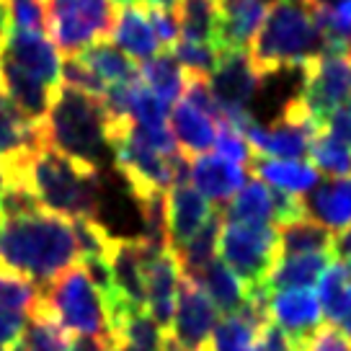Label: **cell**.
Returning a JSON list of instances; mask_svg holds the SVG:
<instances>
[{
  "label": "cell",
  "mask_w": 351,
  "mask_h": 351,
  "mask_svg": "<svg viewBox=\"0 0 351 351\" xmlns=\"http://www.w3.org/2000/svg\"><path fill=\"white\" fill-rule=\"evenodd\" d=\"M109 269L117 300L132 307H145L147 289H145L143 251H140L137 238H117V243H114V248L109 253Z\"/></svg>",
  "instance_id": "e0dca14e"
},
{
  "label": "cell",
  "mask_w": 351,
  "mask_h": 351,
  "mask_svg": "<svg viewBox=\"0 0 351 351\" xmlns=\"http://www.w3.org/2000/svg\"><path fill=\"white\" fill-rule=\"evenodd\" d=\"M73 222V232H75L77 253L83 258H106L117 243V235H111L96 217H80L70 219Z\"/></svg>",
  "instance_id": "e575fe53"
},
{
  "label": "cell",
  "mask_w": 351,
  "mask_h": 351,
  "mask_svg": "<svg viewBox=\"0 0 351 351\" xmlns=\"http://www.w3.org/2000/svg\"><path fill=\"white\" fill-rule=\"evenodd\" d=\"M16 181V158L0 160V197L5 194V189Z\"/></svg>",
  "instance_id": "7dc6e473"
},
{
  "label": "cell",
  "mask_w": 351,
  "mask_h": 351,
  "mask_svg": "<svg viewBox=\"0 0 351 351\" xmlns=\"http://www.w3.org/2000/svg\"><path fill=\"white\" fill-rule=\"evenodd\" d=\"M13 32V21H11V8H8V0H0V49L8 39V34Z\"/></svg>",
  "instance_id": "c3c4849f"
},
{
  "label": "cell",
  "mask_w": 351,
  "mask_h": 351,
  "mask_svg": "<svg viewBox=\"0 0 351 351\" xmlns=\"http://www.w3.org/2000/svg\"><path fill=\"white\" fill-rule=\"evenodd\" d=\"M253 173L269 184V189H279L287 194H310L320 184V173L313 163L302 160H276V158H258L251 160Z\"/></svg>",
  "instance_id": "7402d4cb"
},
{
  "label": "cell",
  "mask_w": 351,
  "mask_h": 351,
  "mask_svg": "<svg viewBox=\"0 0 351 351\" xmlns=\"http://www.w3.org/2000/svg\"><path fill=\"white\" fill-rule=\"evenodd\" d=\"M341 330H343V333H346V336L351 339V315L346 320H343V323H341Z\"/></svg>",
  "instance_id": "816d5d0a"
},
{
  "label": "cell",
  "mask_w": 351,
  "mask_h": 351,
  "mask_svg": "<svg viewBox=\"0 0 351 351\" xmlns=\"http://www.w3.org/2000/svg\"><path fill=\"white\" fill-rule=\"evenodd\" d=\"M29 318L55 320L73 336L111 339L106 302L90 282L83 263H73L47 282L36 295Z\"/></svg>",
  "instance_id": "5b68a950"
},
{
  "label": "cell",
  "mask_w": 351,
  "mask_h": 351,
  "mask_svg": "<svg viewBox=\"0 0 351 351\" xmlns=\"http://www.w3.org/2000/svg\"><path fill=\"white\" fill-rule=\"evenodd\" d=\"M0 57L44 86L55 90L62 86V52L52 39H47V34L13 29L0 49Z\"/></svg>",
  "instance_id": "8fae6325"
},
{
  "label": "cell",
  "mask_w": 351,
  "mask_h": 351,
  "mask_svg": "<svg viewBox=\"0 0 351 351\" xmlns=\"http://www.w3.org/2000/svg\"><path fill=\"white\" fill-rule=\"evenodd\" d=\"M333 258L351 261V225H346V228L333 238Z\"/></svg>",
  "instance_id": "bcb514c9"
},
{
  "label": "cell",
  "mask_w": 351,
  "mask_h": 351,
  "mask_svg": "<svg viewBox=\"0 0 351 351\" xmlns=\"http://www.w3.org/2000/svg\"><path fill=\"white\" fill-rule=\"evenodd\" d=\"M140 80L153 90L165 106H173L181 101L184 88H186V70L178 65V60L168 52L155 55L153 60L143 62L140 67Z\"/></svg>",
  "instance_id": "f1b7e54d"
},
{
  "label": "cell",
  "mask_w": 351,
  "mask_h": 351,
  "mask_svg": "<svg viewBox=\"0 0 351 351\" xmlns=\"http://www.w3.org/2000/svg\"><path fill=\"white\" fill-rule=\"evenodd\" d=\"M173 13L178 21V34L186 42L212 44L219 49V29H222V3L219 0H181L173 8Z\"/></svg>",
  "instance_id": "cb8c5ba5"
},
{
  "label": "cell",
  "mask_w": 351,
  "mask_h": 351,
  "mask_svg": "<svg viewBox=\"0 0 351 351\" xmlns=\"http://www.w3.org/2000/svg\"><path fill=\"white\" fill-rule=\"evenodd\" d=\"M300 351H351V339L336 323H320L315 333L300 346Z\"/></svg>",
  "instance_id": "b9f144b4"
},
{
  "label": "cell",
  "mask_w": 351,
  "mask_h": 351,
  "mask_svg": "<svg viewBox=\"0 0 351 351\" xmlns=\"http://www.w3.org/2000/svg\"><path fill=\"white\" fill-rule=\"evenodd\" d=\"M318 302L328 323H343L351 315V266L333 258L318 279Z\"/></svg>",
  "instance_id": "83f0119b"
},
{
  "label": "cell",
  "mask_w": 351,
  "mask_h": 351,
  "mask_svg": "<svg viewBox=\"0 0 351 351\" xmlns=\"http://www.w3.org/2000/svg\"><path fill=\"white\" fill-rule=\"evenodd\" d=\"M258 328L241 315H225L217 320L212 333V349L215 351H253Z\"/></svg>",
  "instance_id": "d590c367"
},
{
  "label": "cell",
  "mask_w": 351,
  "mask_h": 351,
  "mask_svg": "<svg viewBox=\"0 0 351 351\" xmlns=\"http://www.w3.org/2000/svg\"><path fill=\"white\" fill-rule=\"evenodd\" d=\"M73 333L47 318H29L21 339L13 343L16 351H70Z\"/></svg>",
  "instance_id": "d6a6232c"
},
{
  "label": "cell",
  "mask_w": 351,
  "mask_h": 351,
  "mask_svg": "<svg viewBox=\"0 0 351 351\" xmlns=\"http://www.w3.org/2000/svg\"><path fill=\"white\" fill-rule=\"evenodd\" d=\"M189 178L197 191H202L209 202H215L219 207H225L248 184V173L243 165L207 153L189 158Z\"/></svg>",
  "instance_id": "2e32d148"
},
{
  "label": "cell",
  "mask_w": 351,
  "mask_h": 351,
  "mask_svg": "<svg viewBox=\"0 0 351 351\" xmlns=\"http://www.w3.org/2000/svg\"><path fill=\"white\" fill-rule=\"evenodd\" d=\"M219 310L209 300L204 287L199 285L194 274H184L178 279V292H176V313L171 323V336L181 341L189 351H199L212 341L215 326H217Z\"/></svg>",
  "instance_id": "30bf717a"
},
{
  "label": "cell",
  "mask_w": 351,
  "mask_h": 351,
  "mask_svg": "<svg viewBox=\"0 0 351 351\" xmlns=\"http://www.w3.org/2000/svg\"><path fill=\"white\" fill-rule=\"evenodd\" d=\"M117 11L114 0H47V29L62 55H77L109 39Z\"/></svg>",
  "instance_id": "52a82bcc"
},
{
  "label": "cell",
  "mask_w": 351,
  "mask_h": 351,
  "mask_svg": "<svg viewBox=\"0 0 351 351\" xmlns=\"http://www.w3.org/2000/svg\"><path fill=\"white\" fill-rule=\"evenodd\" d=\"M181 0H143V5L147 8H163V11H173Z\"/></svg>",
  "instance_id": "681fc988"
},
{
  "label": "cell",
  "mask_w": 351,
  "mask_h": 351,
  "mask_svg": "<svg viewBox=\"0 0 351 351\" xmlns=\"http://www.w3.org/2000/svg\"><path fill=\"white\" fill-rule=\"evenodd\" d=\"M42 145V127L26 119L16 109V104L0 90V160L29 155Z\"/></svg>",
  "instance_id": "603a6c76"
},
{
  "label": "cell",
  "mask_w": 351,
  "mask_h": 351,
  "mask_svg": "<svg viewBox=\"0 0 351 351\" xmlns=\"http://www.w3.org/2000/svg\"><path fill=\"white\" fill-rule=\"evenodd\" d=\"M219 3H228V0H219Z\"/></svg>",
  "instance_id": "9f6ffc18"
},
{
  "label": "cell",
  "mask_w": 351,
  "mask_h": 351,
  "mask_svg": "<svg viewBox=\"0 0 351 351\" xmlns=\"http://www.w3.org/2000/svg\"><path fill=\"white\" fill-rule=\"evenodd\" d=\"M13 29L47 32V0H8Z\"/></svg>",
  "instance_id": "60d3db41"
},
{
  "label": "cell",
  "mask_w": 351,
  "mask_h": 351,
  "mask_svg": "<svg viewBox=\"0 0 351 351\" xmlns=\"http://www.w3.org/2000/svg\"><path fill=\"white\" fill-rule=\"evenodd\" d=\"M263 77L256 73L248 52H225L219 60L217 70L207 77L209 88L217 99L225 121L235 130L245 132L253 124V117L248 114V104L253 101L256 90Z\"/></svg>",
  "instance_id": "9c48e42d"
},
{
  "label": "cell",
  "mask_w": 351,
  "mask_h": 351,
  "mask_svg": "<svg viewBox=\"0 0 351 351\" xmlns=\"http://www.w3.org/2000/svg\"><path fill=\"white\" fill-rule=\"evenodd\" d=\"M274 0H228L222 3L219 52H245L261 29Z\"/></svg>",
  "instance_id": "ac0fdd59"
},
{
  "label": "cell",
  "mask_w": 351,
  "mask_h": 351,
  "mask_svg": "<svg viewBox=\"0 0 351 351\" xmlns=\"http://www.w3.org/2000/svg\"><path fill=\"white\" fill-rule=\"evenodd\" d=\"M269 320H274L297 346H302L323 323L318 295L313 289H279L269 297Z\"/></svg>",
  "instance_id": "5bb4252c"
},
{
  "label": "cell",
  "mask_w": 351,
  "mask_h": 351,
  "mask_svg": "<svg viewBox=\"0 0 351 351\" xmlns=\"http://www.w3.org/2000/svg\"><path fill=\"white\" fill-rule=\"evenodd\" d=\"M219 228H222V209L215 212L186 243H181L178 248H173L176 261H178L184 274H199L217 256Z\"/></svg>",
  "instance_id": "1f68e13d"
},
{
  "label": "cell",
  "mask_w": 351,
  "mask_h": 351,
  "mask_svg": "<svg viewBox=\"0 0 351 351\" xmlns=\"http://www.w3.org/2000/svg\"><path fill=\"white\" fill-rule=\"evenodd\" d=\"M307 215L330 230L351 225V176H339L310 191L305 199Z\"/></svg>",
  "instance_id": "44dd1931"
},
{
  "label": "cell",
  "mask_w": 351,
  "mask_h": 351,
  "mask_svg": "<svg viewBox=\"0 0 351 351\" xmlns=\"http://www.w3.org/2000/svg\"><path fill=\"white\" fill-rule=\"evenodd\" d=\"M302 73L305 83L300 88L297 104L323 130L330 111L351 96V49L328 47L326 52L313 57Z\"/></svg>",
  "instance_id": "ba28073f"
},
{
  "label": "cell",
  "mask_w": 351,
  "mask_h": 351,
  "mask_svg": "<svg viewBox=\"0 0 351 351\" xmlns=\"http://www.w3.org/2000/svg\"><path fill=\"white\" fill-rule=\"evenodd\" d=\"M222 219L228 222H253L271 225L274 222V194L261 181H248L235 197L222 207Z\"/></svg>",
  "instance_id": "f546056e"
},
{
  "label": "cell",
  "mask_w": 351,
  "mask_h": 351,
  "mask_svg": "<svg viewBox=\"0 0 351 351\" xmlns=\"http://www.w3.org/2000/svg\"><path fill=\"white\" fill-rule=\"evenodd\" d=\"M62 86L83 90L96 99H104V93H106V86L77 55H62Z\"/></svg>",
  "instance_id": "f35d334b"
},
{
  "label": "cell",
  "mask_w": 351,
  "mask_h": 351,
  "mask_svg": "<svg viewBox=\"0 0 351 351\" xmlns=\"http://www.w3.org/2000/svg\"><path fill=\"white\" fill-rule=\"evenodd\" d=\"M160 351H189V349L184 346V343H181V341H176L173 336H171V333L165 330V336H163V349H160Z\"/></svg>",
  "instance_id": "f907efd6"
},
{
  "label": "cell",
  "mask_w": 351,
  "mask_h": 351,
  "mask_svg": "<svg viewBox=\"0 0 351 351\" xmlns=\"http://www.w3.org/2000/svg\"><path fill=\"white\" fill-rule=\"evenodd\" d=\"M26 320H29V315H23V313L0 310V346H8V343H16L21 339Z\"/></svg>",
  "instance_id": "f6af8a7d"
},
{
  "label": "cell",
  "mask_w": 351,
  "mask_h": 351,
  "mask_svg": "<svg viewBox=\"0 0 351 351\" xmlns=\"http://www.w3.org/2000/svg\"><path fill=\"white\" fill-rule=\"evenodd\" d=\"M134 3H137V0H114V5H117V8H124V5H134Z\"/></svg>",
  "instance_id": "f5cc1de1"
},
{
  "label": "cell",
  "mask_w": 351,
  "mask_h": 351,
  "mask_svg": "<svg viewBox=\"0 0 351 351\" xmlns=\"http://www.w3.org/2000/svg\"><path fill=\"white\" fill-rule=\"evenodd\" d=\"M217 248L219 258L248 287L266 285L274 263L282 258L276 225H253V222L222 219Z\"/></svg>",
  "instance_id": "8992f818"
},
{
  "label": "cell",
  "mask_w": 351,
  "mask_h": 351,
  "mask_svg": "<svg viewBox=\"0 0 351 351\" xmlns=\"http://www.w3.org/2000/svg\"><path fill=\"white\" fill-rule=\"evenodd\" d=\"M215 215L212 202L202 191L189 186L186 181H176L165 194V230L168 245L178 248Z\"/></svg>",
  "instance_id": "9a60e30c"
},
{
  "label": "cell",
  "mask_w": 351,
  "mask_h": 351,
  "mask_svg": "<svg viewBox=\"0 0 351 351\" xmlns=\"http://www.w3.org/2000/svg\"><path fill=\"white\" fill-rule=\"evenodd\" d=\"M215 150H217L219 158H228L238 165H251L253 160V150L245 134L241 130H235L232 124H217V137H215Z\"/></svg>",
  "instance_id": "ab89813d"
},
{
  "label": "cell",
  "mask_w": 351,
  "mask_h": 351,
  "mask_svg": "<svg viewBox=\"0 0 351 351\" xmlns=\"http://www.w3.org/2000/svg\"><path fill=\"white\" fill-rule=\"evenodd\" d=\"M77 258L73 222L47 209L16 217L0 215V271L29 279L34 285L52 282Z\"/></svg>",
  "instance_id": "6da1fadb"
},
{
  "label": "cell",
  "mask_w": 351,
  "mask_h": 351,
  "mask_svg": "<svg viewBox=\"0 0 351 351\" xmlns=\"http://www.w3.org/2000/svg\"><path fill=\"white\" fill-rule=\"evenodd\" d=\"M77 57L86 62L96 77H99L104 86H121V83H132L140 77V67L137 62L121 52L119 47H114L109 39H101V42L86 47L83 52H77Z\"/></svg>",
  "instance_id": "4316f807"
},
{
  "label": "cell",
  "mask_w": 351,
  "mask_h": 351,
  "mask_svg": "<svg viewBox=\"0 0 351 351\" xmlns=\"http://www.w3.org/2000/svg\"><path fill=\"white\" fill-rule=\"evenodd\" d=\"M328 49L313 0H274L251 42V57L261 77L287 67H305Z\"/></svg>",
  "instance_id": "3957f363"
},
{
  "label": "cell",
  "mask_w": 351,
  "mask_h": 351,
  "mask_svg": "<svg viewBox=\"0 0 351 351\" xmlns=\"http://www.w3.org/2000/svg\"><path fill=\"white\" fill-rule=\"evenodd\" d=\"M140 241V238H137ZM145 266V289H147V313L163 330H171L176 313V292L181 279V266L176 261L173 248H153L140 241Z\"/></svg>",
  "instance_id": "7c38bea8"
},
{
  "label": "cell",
  "mask_w": 351,
  "mask_h": 351,
  "mask_svg": "<svg viewBox=\"0 0 351 351\" xmlns=\"http://www.w3.org/2000/svg\"><path fill=\"white\" fill-rule=\"evenodd\" d=\"M171 49H173V57L178 60V65L184 67L186 73H191V75L209 77L217 70L219 60H222L219 49L212 47V44H199V42L181 39V42H176Z\"/></svg>",
  "instance_id": "8d00e7d4"
},
{
  "label": "cell",
  "mask_w": 351,
  "mask_h": 351,
  "mask_svg": "<svg viewBox=\"0 0 351 351\" xmlns=\"http://www.w3.org/2000/svg\"><path fill=\"white\" fill-rule=\"evenodd\" d=\"M36 295H39V289L34 282L0 271V310L29 315L36 302Z\"/></svg>",
  "instance_id": "74e56055"
},
{
  "label": "cell",
  "mask_w": 351,
  "mask_h": 351,
  "mask_svg": "<svg viewBox=\"0 0 351 351\" xmlns=\"http://www.w3.org/2000/svg\"><path fill=\"white\" fill-rule=\"evenodd\" d=\"M251 145L253 155L258 158H276V160H300L305 158L310 145L320 134L318 127L307 121H295L289 117H279L274 127H261L253 121L248 130L243 132Z\"/></svg>",
  "instance_id": "4fadbf2b"
},
{
  "label": "cell",
  "mask_w": 351,
  "mask_h": 351,
  "mask_svg": "<svg viewBox=\"0 0 351 351\" xmlns=\"http://www.w3.org/2000/svg\"><path fill=\"white\" fill-rule=\"evenodd\" d=\"M194 276L199 279V285L204 287L209 300L225 315H235L245 305V300H248V285L222 258H217V256Z\"/></svg>",
  "instance_id": "484cf974"
},
{
  "label": "cell",
  "mask_w": 351,
  "mask_h": 351,
  "mask_svg": "<svg viewBox=\"0 0 351 351\" xmlns=\"http://www.w3.org/2000/svg\"><path fill=\"white\" fill-rule=\"evenodd\" d=\"M333 232L320 225L318 219L302 217L295 222L279 225V248L282 256H300V253H333Z\"/></svg>",
  "instance_id": "4dcf8cb0"
},
{
  "label": "cell",
  "mask_w": 351,
  "mask_h": 351,
  "mask_svg": "<svg viewBox=\"0 0 351 351\" xmlns=\"http://www.w3.org/2000/svg\"><path fill=\"white\" fill-rule=\"evenodd\" d=\"M150 23L155 29V36L160 47H173L178 42V21H176L173 11H163V8H147Z\"/></svg>",
  "instance_id": "ee69618b"
},
{
  "label": "cell",
  "mask_w": 351,
  "mask_h": 351,
  "mask_svg": "<svg viewBox=\"0 0 351 351\" xmlns=\"http://www.w3.org/2000/svg\"><path fill=\"white\" fill-rule=\"evenodd\" d=\"M323 127L328 130V134L333 140H339L343 147L351 150V96L341 106H336V109L330 111V117L326 119Z\"/></svg>",
  "instance_id": "7bdbcfd3"
},
{
  "label": "cell",
  "mask_w": 351,
  "mask_h": 351,
  "mask_svg": "<svg viewBox=\"0 0 351 351\" xmlns=\"http://www.w3.org/2000/svg\"><path fill=\"white\" fill-rule=\"evenodd\" d=\"M42 127V143L77 163L99 168L109 147V114L104 101L60 86Z\"/></svg>",
  "instance_id": "277c9868"
},
{
  "label": "cell",
  "mask_w": 351,
  "mask_h": 351,
  "mask_svg": "<svg viewBox=\"0 0 351 351\" xmlns=\"http://www.w3.org/2000/svg\"><path fill=\"white\" fill-rule=\"evenodd\" d=\"M16 181L34 194L39 207L57 217H96L99 209V168L77 163L52 147H36L16 158Z\"/></svg>",
  "instance_id": "7a4b0ae2"
},
{
  "label": "cell",
  "mask_w": 351,
  "mask_h": 351,
  "mask_svg": "<svg viewBox=\"0 0 351 351\" xmlns=\"http://www.w3.org/2000/svg\"><path fill=\"white\" fill-rule=\"evenodd\" d=\"M333 261V253H300V256H282L274 263L271 274L266 279L269 292L279 289H310L318 285L323 271Z\"/></svg>",
  "instance_id": "d4e9b609"
},
{
  "label": "cell",
  "mask_w": 351,
  "mask_h": 351,
  "mask_svg": "<svg viewBox=\"0 0 351 351\" xmlns=\"http://www.w3.org/2000/svg\"><path fill=\"white\" fill-rule=\"evenodd\" d=\"M171 132L178 145V153L189 160V158L204 155L215 147L217 121L202 109H197L194 104H189L186 99H181L171 114Z\"/></svg>",
  "instance_id": "ffe728a7"
},
{
  "label": "cell",
  "mask_w": 351,
  "mask_h": 351,
  "mask_svg": "<svg viewBox=\"0 0 351 351\" xmlns=\"http://www.w3.org/2000/svg\"><path fill=\"white\" fill-rule=\"evenodd\" d=\"M0 351H5V349H3V346H0ZM13 351H16V349H13Z\"/></svg>",
  "instance_id": "11a10c76"
},
{
  "label": "cell",
  "mask_w": 351,
  "mask_h": 351,
  "mask_svg": "<svg viewBox=\"0 0 351 351\" xmlns=\"http://www.w3.org/2000/svg\"><path fill=\"white\" fill-rule=\"evenodd\" d=\"M109 42L119 47L134 62H147L155 55H160V42L155 36L150 16L140 5H124L117 11V21L109 34Z\"/></svg>",
  "instance_id": "d6986e66"
},
{
  "label": "cell",
  "mask_w": 351,
  "mask_h": 351,
  "mask_svg": "<svg viewBox=\"0 0 351 351\" xmlns=\"http://www.w3.org/2000/svg\"><path fill=\"white\" fill-rule=\"evenodd\" d=\"M307 155H310L313 165L318 168V173L333 176V178L351 176V150L343 147L339 140H333L330 134H323V132L315 134Z\"/></svg>",
  "instance_id": "836d02e7"
},
{
  "label": "cell",
  "mask_w": 351,
  "mask_h": 351,
  "mask_svg": "<svg viewBox=\"0 0 351 351\" xmlns=\"http://www.w3.org/2000/svg\"><path fill=\"white\" fill-rule=\"evenodd\" d=\"M199 351H215V349H212V341H209L207 346H202V349H199Z\"/></svg>",
  "instance_id": "db71d44e"
}]
</instances>
